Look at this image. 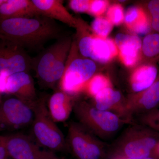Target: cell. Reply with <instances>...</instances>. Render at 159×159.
Instances as JSON below:
<instances>
[{
  "label": "cell",
  "instance_id": "1f68e13d",
  "mask_svg": "<svg viewBox=\"0 0 159 159\" xmlns=\"http://www.w3.org/2000/svg\"><path fill=\"white\" fill-rule=\"evenodd\" d=\"M155 159L153 158L152 157H148L146 158H141V159Z\"/></svg>",
  "mask_w": 159,
  "mask_h": 159
},
{
  "label": "cell",
  "instance_id": "2e32d148",
  "mask_svg": "<svg viewBox=\"0 0 159 159\" xmlns=\"http://www.w3.org/2000/svg\"><path fill=\"white\" fill-rule=\"evenodd\" d=\"M93 98V105L95 107L101 110L112 112L124 119L125 100H122V95L119 91L115 90L111 87L107 88Z\"/></svg>",
  "mask_w": 159,
  "mask_h": 159
},
{
  "label": "cell",
  "instance_id": "4dcf8cb0",
  "mask_svg": "<svg viewBox=\"0 0 159 159\" xmlns=\"http://www.w3.org/2000/svg\"><path fill=\"white\" fill-rule=\"evenodd\" d=\"M6 1V0H0V7Z\"/></svg>",
  "mask_w": 159,
  "mask_h": 159
},
{
  "label": "cell",
  "instance_id": "52a82bcc",
  "mask_svg": "<svg viewBox=\"0 0 159 159\" xmlns=\"http://www.w3.org/2000/svg\"><path fill=\"white\" fill-rule=\"evenodd\" d=\"M75 45L73 46L58 83L61 90L71 96L83 91L87 83L93 77L96 70V64L93 61L75 57Z\"/></svg>",
  "mask_w": 159,
  "mask_h": 159
},
{
  "label": "cell",
  "instance_id": "7a4b0ae2",
  "mask_svg": "<svg viewBox=\"0 0 159 159\" xmlns=\"http://www.w3.org/2000/svg\"><path fill=\"white\" fill-rule=\"evenodd\" d=\"M159 142L158 133L145 125L131 123L109 147L108 154L111 155L113 159L148 157L154 152Z\"/></svg>",
  "mask_w": 159,
  "mask_h": 159
},
{
  "label": "cell",
  "instance_id": "30bf717a",
  "mask_svg": "<svg viewBox=\"0 0 159 159\" xmlns=\"http://www.w3.org/2000/svg\"><path fill=\"white\" fill-rule=\"evenodd\" d=\"M32 69V59L25 50L14 43L0 38V74L9 76Z\"/></svg>",
  "mask_w": 159,
  "mask_h": 159
},
{
  "label": "cell",
  "instance_id": "8992f818",
  "mask_svg": "<svg viewBox=\"0 0 159 159\" xmlns=\"http://www.w3.org/2000/svg\"><path fill=\"white\" fill-rule=\"evenodd\" d=\"M67 148L77 159H105L109 147L82 125L71 122L69 125Z\"/></svg>",
  "mask_w": 159,
  "mask_h": 159
},
{
  "label": "cell",
  "instance_id": "f546056e",
  "mask_svg": "<svg viewBox=\"0 0 159 159\" xmlns=\"http://www.w3.org/2000/svg\"><path fill=\"white\" fill-rule=\"evenodd\" d=\"M154 153L156 154L159 157V142L157 144L156 147L155 149Z\"/></svg>",
  "mask_w": 159,
  "mask_h": 159
},
{
  "label": "cell",
  "instance_id": "ffe728a7",
  "mask_svg": "<svg viewBox=\"0 0 159 159\" xmlns=\"http://www.w3.org/2000/svg\"><path fill=\"white\" fill-rule=\"evenodd\" d=\"M125 20L129 29L137 34H146L150 30L148 16L141 8L133 7L129 9L125 14Z\"/></svg>",
  "mask_w": 159,
  "mask_h": 159
},
{
  "label": "cell",
  "instance_id": "cb8c5ba5",
  "mask_svg": "<svg viewBox=\"0 0 159 159\" xmlns=\"http://www.w3.org/2000/svg\"><path fill=\"white\" fill-rule=\"evenodd\" d=\"M93 31L102 38H105L110 33L112 29V24L108 19L98 17L92 23Z\"/></svg>",
  "mask_w": 159,
  "mask_h": 159
},
{
  "label": "cell",
  "instance_id": "f1b7e54d",
  "mask_svg": "<svg viewBox=\"0 0 159 159\" xmlns=\"http://www.w3.org/2000/svg\"><path fill=\"white\" fill-rule=\"evenodd\" d=\"M7 151L4 145L2 136H0V159H8Z\"/></svg>",
  "mask_w": 159,
  "mask_h": 159
},
{
  "label": "cell",
  "instance_id": "4316f807",
  "mask_svg": "<svg viewBox=\"0 0 159 159\" xmlns=\"http://www.w3.org/2000/svg\"><path fill=\"white\" fill-rule=\"evenodd\" d=\"M91 1L88 0H72L69 5L72 10L76 12H88L90 6Z\"/></svg>",
  "mask_w": 159,
  "mask_h": 159
},
{
  "label": "cell",
  "instance_id": "484cf974",
  "mask_svg": "<svg viewBox=\"0 0 159 159\" xmlns=\"http://www.w3.org/2000/svg\"><path fill=\"white\" fill-rule=\"evenodd\" d=\"M107 16L108 20L112 25H118L121 24L124 19L122 7L118 5L111 6L107 11Z\"/></svg>",
  "mask_w": 159,
  "mask_h": 159
},
{
  "label": "cell",
  "instance_id": "e0dca14e",
  "mask_svg": "<svg viewBox=\"0 0 159 159\" xmlns=\"http://www.w3.org/2000/svg\"><path fill=\"white\" fill-rule=\"evenodd\" d=\"M74 104L72 96L60 90L50 97L48 107L54 122H62L68 119Z\"/></svg>",
  "mask_w": 159,
  "mask_h": 159
},
{
  "label": "cell",
  "instance_id": "603a6c76",
  "mask_svg": "<svg viewBox=\"0 0 159 159\" xmlns=\"http://www.w3.org/2000/svg\"><path fill=\"white\" fill-rule=\"evenodd\" d=\"M138 124L145 125L146 127L159 132V109H154L146 113L135 117Z\"/></svg>",
  "mask_w": 159,
  "mask_h": 159
},
{
  "label": "cell",
  "instance_id": "7c38bea8",
  "mask_svg": "<svg viewBox=\"0 0 159 159\" xmlns=\"http://www.w3.org/2000/svg\"><path fill=\"white\" fill-rule=\"evenodd\" d=\"M125 100L123 118L133 122L135 117L156 109L159 104V78L150 87Z\"/></svg>",
  "mask_w": 159,
  "mask_h": 159
},
{
  "label": "cell",
  "instance_id": "6da1fadb",
  "mask_svg": "<svg viewBox=\"0 0 159 159\" xmlns=\"http://www.w3.org/2000/svg\"><path fill=\"white\" fill-rule=\"evenodd\" d=\"M60 26L54 20L38 16L0 21V38L25 50L35 49L51 39L60 37Z\"/></svg>",
  "mask_w": 159,
  "mask_h": 159
},
{
  "label": "cell",
  "instance_id": "5b68a950",
  "mask_svg": "<svg viewBox=\"0 0 159 159\" xmlns=\"http://www.w3.org/2000/svg\"><path fill=\"white\" fill-rule=\"evenodd\" d=\"M32 109V131L39 145L51 151L66 150V141L50 115L45 97L38 99Z\"/></svg>",
  "mask_w": 159,
  "mask_h": 159
},
{
  "label": "cell",
  "instance_id": "83f0119b",
  "mask_svg": "<svg viewBox=\"0 0 159 159\" xmlns=\"http://www.w3.org/2000/svg\"><path fill=\"white\" fill-rule=\"evenodd\" d=\"M108 5L106 1L96 0L91 1L90 6L89 12L93 15L98 16L103 13Z\"/></svg>",
  "mask_w": 159,
  "mask_h": 159
},
{
  "label": "cell",
  "instance_id": "d4e9b609",
  "mask_svg": "<svg viewBox=\"0 0 159 159\" xmlns=\"http://www.w3.org/2000/svg\"><path fill=\"white\" fill-rule=\"evenodd\" d=\"M150 26L159 33V0H152L147 5Z\"/></svg>",
  "mask_w": 159,
  "mask_h": 159
},
{
  "label": "cell",
  "instance_id": "44dd1931",
  "mask_svg": "<svg viewBox=\"0 0 159 159\" xmlns=\"http://www.w3.org/2000/svg\"><path fill=\"white\" fill-rule=\"evenodd\" d=\"M142 53L146 58L151 59L159 55V33L147 34L142 42Z\"/></svg>",
  "mask_w": 159,
  "mask_h": 159
},
{
  "label": "cell",
  "instance_id": "d6986e66",
  "mask_svg": "<svg viewBox=\"0 0 159 159\" xmlns=\"http://www.w3.org/2000/svg\"><path fill=\"white\" fill-rule=\"evenodd\" d=\"M157 69L151 65L142 66L135 71L131 77L132 89L138 93L150 87L157 79Z\"/></svg>",
  "mask_w": 159,
  "mask_h": 159
},
{
  "label": "cell",
  "instance_id": "8fae6325",
  "mask_svg": "<svg viewBox=\"0 0 159 159\" xmlns=\"http://www.w3.org/2000/svg\"><path fill=\"white\" fill-rule=\"evenodd\" d=\"M8 156L13 159H61L52 151L42 150L25 135L2 136Z\"/></svg>",
  "mask_w": 159,
  "mask_h": 159
},
{
  "label": "cell",
  "instance_id": "ac0fdd59",
  "mask_svg": "<svg viewBox=\"0 0 159 159\" xmlns=\"http://www.w3.org/2000/svg\"><path fill=\"white\" fill-rule=\"evenodd\" d=\"M116 43L124 64L127 66H134L138 61L142 48L141 39L136 35L119 34L116 36Z\"/></svg>",
  "mask_w": 159,
  "mask_h": 159
},
{
  "label": "cell",
  "instance_id": "7402d4cb",
  "mask_svg": "<svg viewBox=\"0 0 159 159\" xmlns=\"http://www.w3.org/2000/svg\"><path fill=\"white\" fill-rule=\"evenodd\" d=\"M111 87L109 80L102 75L93 76L84 86V91L91 97H94L99 92L107 88Z\"/></svg>",
  "mask_w": 159,
  "mask_h": 159
},
{
  "label": "cell",
  "instance_id": "9a60e30c",
  "mask_svg": "<svg viewBox=\"0 0 159 159\" xmlns=\"http://www.w3.org/2000/svg\"><path fill=\"white\" fill-rule=\"evenodd\" d=\"M41 15L75 26L76 20L71 16L60 0H32Z\"/></svg>",
  "mask_w": 159,
  "mask_h": 159
},
{
  "label": "cell",
  "instance_id": "5bb4252c",
  "mask_svg": "<svg viewBox=\"0 0 159 159\" xmlns=\"http://www.w3.org/2000/svg\"><path fill=\"white\" fill-rule=\"evenodd\" d=\"M41 15L32 0H6L0 7V21Z\"/></svg>",
  "mask_w": 159,
  "mask_h": 159
},
{
  "label": "cell",
  "instance_id": "3957f363",
  "mask_svg": "<svg viewBox=\"0 0 159 159\" xmlns=\"http://www.w3.org/2000/svg\"><path fill=\"white\" fill-rule=\"evenodd\" d=\"M73 111L80 124L101 140L111 139L123 125L133 123L117 114L99 109L85 101L74 102Z\"/></svg>",
  "mask_w": 159,
  "mask_h": 159
},
{
  "label": "cell",
  "instance_id": "277c9868",
  "mask_svg": "<svg viewBox=\"0 0 159 159\" xmlns=\"http://www.w3.org/2000/svg\"><path fill=\"white\" fill-rule=\"evenodd\" d=\"M70 45L68 39L60 38L35 59H32V69L42 85L53 88L59 83Z\"/></svg>",
  "mask_w": 159,
  "mask_h": 159
},
{
  "label": "cell",
  "instance_id": "ba28073f",
  "mask_svg": "<svg viewBox=\"0 0 159 159\" xmlns=\"http://www.w3.org/2000/svg\"><path fill=\"white\" fill-rule=\"evenodd\" d=\"M34 112L31 106L16 97L0 104V132L14 131L32 123Z\"/></svg>",
  "mask_w": 159,
  "mask_h": 159
},
{
  "label": "cell",
  "instance_id": "9c48e42d",
  "mask_svg": "<svg viewBox=\"0 0 159 159\" xmlns=\"http://www.w3.org/2000/svg\"><path fill=\"white\" fill-rule=\"evenodd\" d=\"M76 27L80 34L78 49L83 56L99 62H106L116 55V46L111 40L87 34L85 26L82 22Z\"/></svg>",
  "mask_w": 159,
  "mask_h": 159
},
{
  "label": "cell",
  "instance_id": "4fadbf2b",
  "mask_svg": "<svg viewBox=\"0 0 159 159\" xmlns=\"http://www.w3.org/2000/svg\"><path fill=\"white\" fill-rule=\"evenodd\" d=\"M5 93L13 95L32 108L38 99L34 81L27 72H19L8 76Z\"/></svg>",
  "mask_w": 159,
  "mask_h": 159
}]
</instances>
